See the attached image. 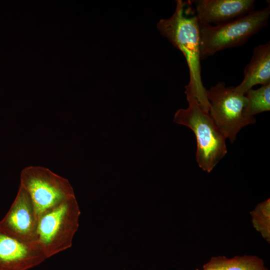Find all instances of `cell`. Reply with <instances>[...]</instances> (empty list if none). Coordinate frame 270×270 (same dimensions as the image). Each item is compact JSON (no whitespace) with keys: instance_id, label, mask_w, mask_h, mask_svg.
Returning a JSON list of instances; mask_svg holds the SVG:
<instances>
[{"instance_id":"cell-1","label":"cell","mask_w":270,"mask_h":270,"mask_svg":"<svg viewBox=\"0 0 270 270\" xmlns=\"http://www.w3.org/2000/svg\"><path fill=\"white\" fill-rule=\"evenodd\" d=\"M188 2L176 0L173 14L161 19L157 24L160 33L184 56L190 73L189 84L202 108L209 112L206 90L202 80L200 25L196 14H189Z\"/></svg>"},{"instance_id":"cell-2","label":"cell","mask_w":270,"mask_h":270,"mask_svg":"<svg viewBox=\"0 0 270 270\" xmlns=\"http://www.w3.org/2000/svg\"><path fill=\"white\" fill-rule=\"evenodd\" d=\"M185 94L188 106L178 110L174 121L193 132L196 142V161L200 168L209 173L226 154V139L209 112L202 108L189 83L185 86Z\"/></svg>"},{"instance_id":"cell-3","label":"cell","mask_w":270,"mask_h":270,"mask_svg":"<svg viewBox=\"0 0 270 270\" xmlns=\"http://www.w3.org/2000/svg\"><path fill=\"white\" fill-rule=\"evenodd\" d=\"M80 210L75 196H70L44 214L38 220L34 240L46 258L72 245L79 224Z\"/></svg>"},{"instance_id":"cell-4","label":"cell","mask_w":270,"mask_h":270,"mask_svg":"<svg viewBox=\"0 0 270 270\" xmlns=\"http://www.w3.org/2000/svg\"><path fill=\"white\" fill-rule=\"evenodd\" d=\"M270 6L254 10L230 22L216 26H200V59L218 52L242 46L266 26Z\"/></svg>"},{"instance_id":"cell-5","label":"cell","mask_w":270,"mask_h":270,"mask_svg":"<svg viewBox=\"0 0 270 270\" xmlns=\"http://www.w3.org/2000/svg\"><path fill=\"white\" fill-rule=\"evenodd\" d=\"M206 92L209 114L220 132L231 143L244 127L255 123L254 116L246 114L245 94L238 92L234 86H226L224 82H220Z\"/></svg>"},{"instance_id":"cell-6","label":"cell","mask_w":270,"mask_h":270,"mask_svg":"<svg viewBox=\"0 0 270 270\" xmlns=\"http://www.w3.org/2000/svg\"><path fill=\"white\" fill-rule=\"evenodd\" d=\"M20 186L32 202L36 222L46 212L74 196L68 180L40 166H28L21 172Z\"/></svg>"},{"instance_id":"cell-7","label":"cell","mask_w":270,"mask_h":270,"mask_svg":"<svg viewBox=\"0 0 270 270\" xmlns=\"http://www.w3.org/2000/svg\"><path fill=\"white\" fill-rule=\"evenodd\" d=\"M46 258L35 240H25L0 230V270H28Z\"/></svg>"},{"instance_id":"cell-8","label":"cell","mask_w":270,"mask_h":270,"mask_svg":"<svg viewBox=\"0 0 270 270\" xmlns=\"http://www.w3.org/2000/svg\"><path fill=\"white\" fill-rule=\"evenodd\" d=\"M37 222L31 198L20 186L8 213L0 221V230L17 238L34 240Z\"/></svg>"},{"instance_id":"cell-9","label":"cell","mask_w":270,"mask_h":270,"mask_svg":"<svg viewBox=\"0 0 270 270\" xmlns=\"http://www.w3.org/2000/svg\"><path fill=\"white\" fill-rule=\"evenodd\" d=\"M196 16L200 26L222 24L254 10V0H198Z\"/></svg>"},{"instance_id":"cell-10","label":"cell","mask_w":270,"mask_h":270,"mask_svg":"<svg viewBox=\"0 0 270 270\" xmlns=\"http://www.w3.org/2000/svg\"><path fill=\"white\" fill-rule=\"evenodd\" d=\"M244 78L235 90L246 93L256 84H270V42L256 46L250 62L244 70Z\"/></svg>"},{"instance_id":"cell-11","label":"cell","mask_w":270,"mask_h":270,"mask_svg":"<svg viewBox=\"0 0 270 270\" xmlns=\"http://www.w3.org/2000/svg\"><path fill=\"white\" fill-rule=\"evenodd\" d=\"M207 264L220 270H268L262 259L252 256H236L232 258L212 257Z\"/></svg>"},{"instance_id":"cell-12","label":"cell","mask_w":270,"mask_h":270,"mask_svg":"<svg viewBox=\"0 0 270 270\" xmlns=\"http://www.w3.org/2000/svg\"><path fill=\"white\" fill-rule=\"evenodd\" d=\"M246 114L250 116L270 110V84L256 90L250 89L245 94Z\"/></svg>"},{"instance_id":"cell-13","label":"cell","mask_w":270,"mask_h":270,"mask_svg":"<svg viewBox=\"0 0 270 270\" xmlns=\"http://www.w3.org/2000/svg\"><path fill=\"white\" fill-rule=\"evenodd\" d=\"M255 228L260 232L268 242L270 240V199L258 204L251 212Z\"/></svg>"},{"instance_id":"cell-14","label":"cell","mask_w":270,"mask_h":270,"mask_svg":"<svg viewBox=\"0 0 270 270\" xmlns=\"http://www.w3.org/2000/svg\"><path fill=\"white\" fill-rule=\"evenodd\" d=\"M196 270H199L198 269ZM203 270H220L218 268L210 266L207 263L203 266Z\"/></svg>"}]
</instances>
